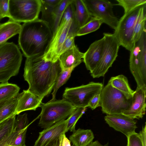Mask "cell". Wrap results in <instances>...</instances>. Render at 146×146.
I'll return each instance as SVG.
<instances>
[{"label":"cell","mask_w":146,"mask_h":146,"mask_svg":"<svg viewBox=\"0 0 146 146\" xmlns=\"http://www.w3.org/2000/svg\"><path fill=\"white\" fill-rule=\"evenodd\" d=\"M84 53L80 51L75 44L59 56L62 70L75 68L83 61Z\"/></svg>","instance_id":"17"},{"label":"cell","mask_w":146,"mask_h":146,"mask_svg":"<svg viewBox=\"0 0 146 146\" xmlns=\"http://www.w3.org/2000/svg\"><path fill=\"white\" fill-rule=\"evenodd\" d=\"M108 83L123 93L128 98H132L135 93V91L129 86L127 78L123 75L111 77Z\"/></svg>","instance_id":"23"},{"label":"cell","mask_w":146,"mask_h":146,"mask_svg":"<svg viewBox=\"0 0 146 146\" xmlns=\"http://www.w3.org/2000/svg\"><path fill=\"white\" fill-rule=\"evenodd\" d=\"M8 100H5L0 102V108Z\"/></svg>","instance_id":"44"},{"label":"cell","mask_w":146,"mask_h":146,"mask_svg":"<svg viewBox=\"0 0 146 146\" xmlns=\"http://www.w3.org/2000/svg\"><path fill=\"white\" fill-rule=\"evenodd\" d=\"M29 126L21 130L11 145L12 146H26V135Z\"/></svg>","instance_id":"37"},{"label":"cell","mask_w":146,"mask_h":146,"mask_svg":"<svg viewBox=\"0 0 146 146\" xmlns=\"http://www.w3.org/2000/svg\"><path fill=\"white\" fill-rule=\"evenodd\" d=\"M103 23L101 19L92 17L87 23L78 30L76 36L86 35L94 32L98 29Z\"/></svg>","instance_id":"28"},{"label":"cell","mask_w":146,"mask_h":146,"mask_svg":"<svg viewBox=\"0 0 146 146\" xmlns=\"http://www.w3.org/2000/svg\"><path fill=\"white\" fill-rule=\"evenodd\" d=\"M62 70L58 59L53 62L37 55L26 58L23 76L28 89L42 100L53 89Z\"/></svg>","instance_id":"1"},{"label":"cell","mask_w":146,"mask_h":146,"mask_svg":"<svg viewBox=\"0 0 146 146\" xmlns=\"http://www.w3.org/2000/svg\"><path fill=\"white\" fill-rule=\"evenodd\" d=\"M100 93L96 94L89 103L88 107L93 110L100 106Z\"/></svg>","instance_id":"39"},{"label":"cell","mask_w":146,"mask_h":146,"mask_svg":"<svg viewBox=\"0 0 146 146\" xmlns=\"http://www.w3.org/2000/svg\"><path fill=\"white\" fill-rule=\"evenodd\" d=\"M104 40L103 37L93 42L84 54L83 61L90 73L96 68L101 60L103 50Z\"/></svg>","instance_id":"15"},{"label":"cell","mask_w":146,"mask_h":146,"mask_svg":"<svg viewBox=\"0 0 146 146\" xmlns=\"http://www.w3.org/2000/svg\"><path fill=\"white\" fill-rule=\"evenodd\" d=\"M139 50V65L140 74L143 81L146 83V32L144 30L138 40Z\"/></svg>","instance_id":"24"},{"label":"cell","mask_w":146,"mask_h":146,"mask_svg":"<svg viewBox=\"0 0 146 146\" xmlns=\"http://www.w3.org/2000/svg\"><path fill=\"white\" fill-rule=\"evenodd\" d=\"M71 141L66 137L65 134L64 135L62 142V146H71Z\"/></svg>","instance_id":"41"},{"label":"cell","mask_w":146,"mask_h":146,"mask_svg":"<svg viewBox=\"0 0 146 146\" xmlns=\"http://www.w3.org/2000/svg\"><path fill=\"white\" fill-rule=\"evenodd\" d=\"M21 131H16L14 129L0 140V146H12L11 145Z\"/></svg>","instance_id":"36"},{"label":"cell","mask_w":146,"mask_h":146,"mask_svg":"<svg viewBox=\"0 0 146 146\" xmlns=\"http://www.w3.org/2000/svg\"><path fill=\"white\" fill-rule=\"evenodd\" d=\"M143 6L138 7L124 13L119 19L118 25L113 33L120 46L129 51L133 46V35L134 29L140 9Z\"/></svg>","instance_id":"9"},{"label":"cell","mask_w":146,"mask_h":146,"mask_svg":"<svg viewBox=\"0 0 146 146\" xmlns=\"http://www.w3.org/2000/svg\"><path fill=\"white\" fill-rule=\"evenodd\" d=\"M73 25L78 30L87 23L92 16L83 0H73Z\"/></svg>","instance_id":"18"},{"label":"cell","mask_w":146,"mask_h":146,"mask_svg":"<svg viewBox=\"0 0 146 146\" xmlns=\"http://www.w3.org/2000/svg\"><path fill=\"white\" fill-rule=\"evenodd\" d=\"M103 87L102 83L91 82L79 86L66 88L63 98L76 108H86L91 100L101 92Z\"/></svg>","instance_id":"7"},{"label":"cell","mask_w":146,"mask_h":146,"mask_svg":"<svg viewBox=\"0 0 146 146\" xmlns=\"http://www.w3.org/2000/svg\"><path fill=\"white\" fill-rule=\"evenodd\" d=\"M20 88L17 84L8 82L0 84V102L16 97Z\"/></svg>","instance_id":"25"},{"label":"cell","mask_w":146,"mask_h":146,"mask_svg":"<svg viewBox=\"0 0 146 146\" xmlns=\"http://www.w3.org/2000/svg\"><path fill=\"white\" fill-rule=\"evenodd\" d=\"M118 2L115 5L122 7L124 13H127L135 8L146 5V0H116Z\"/></svg>","instance_id":"33"},{"label":"cell","mask_w":146,"mask_h":146,"mask_svg":"<svg viewBox=\"0 0 146 146\" xmlns=\"http://www.w3.org/2000/svg\"><path fill=\"white\" fill-rule=\"evenodd\" d=\"M104 120L109 126L121 132L126 137L135 132L137 121L122 114L106 115Z\"/></svg>","instance_id":"12"},{"label":"cell","mask_w":146,"mask_h":146,"mask_svg":"<svg viewBox=\"0 0 146 146\" xmlns=\"http://www.w3.org/2000/svg\"><path fill=\"white\" fill-rule=\"evenodd\" d=\"M17 98V104L15 111L16 115L29 110H35L40 107L42 100L29 90H23L19 93Z\"/></svg>","instance_id":"16"},{"label":"cell","mask_w":146,"mask_h":146,"mask_svg":"<svg viewBox=\"0 0 146 146\" xmlns=\"http://www.w3.org/2000/svg\"><path fill=\"white\" fill-rule=\"evenodd\" d=\"M22 54L18 46L13 42L0 45V82H8L19 72Z\"/></svg>","instance_id":"4"},{"label":"cell","mask_w":146,"mask_h":146,"mask_svg":"<svg viewBox=\"0 0 146 146\" xmlns=\"http://www.w3.org/2000/svg\"><path fill=\"white\" fill-rule=\"evenodd\" d=\"M29 121L27 117V115L25 113L22 115H18L15 122V126L16 131L22 130L30 124L28 125Z\"/></svg>","instance_id":"35"},{"label":"cell","mask_w":146,"mask_h":146,"mask_svg":"<svg viewBox=\"0 0 146 146\" xmlns=\"http://www.w3.org/2000/svg\"><path fill=\"white\" fill-rule=\"evenodd\" d=\"M69 117L40 132L38 137L33 146H46L60 135L68 131L67 125Z\"/></svg>","instance_id":"14"},{"label":"cell","mask_w":146,"mask_h":146,"mask_svg":"<svg viewBox=\"0 0 146 146\" xmlns=\"http://www.w3.org/2000/svg\"><path fill=\"white\" fill-rule=\"evenodd\" d=\"M5 120L2 121H1L0 122V127H1V126L3 124V123L4 122L5 120Z\"/></svg>","instance_id":"45"},{"label":"cell","mask_w":146,"mask_h":146,"mask_svg":"<svg viewBox=\"0 0 146 146\" xmlns=\"http://www.w3.org/2000/svg\"><path fill=\"white\" fill-rule=\"evenodd\" d=\"M73 19V9L69 5L64 11L47 51L43 55L46 60L55 62L58 59L60 50L72 27Z\"/></svg>","instance_id":"6"},{"label":"cell","mask_w":146,"mask_h":146,"mask_svg":"<svg viewBox=\"0 0 146 146\" xmlns=\"http://www.w3.org/2000/svg\"><path fill=\"white\" fill-rule=\"evenodd\" d=\"M72 1L73 0H61L55 7L54 13V27L52 32L53 35L60 24L66 8Z\"/></svg>","instance_id":"31"},{"label":"cell","mask_w":146,"mask_h":146,"mask_svg":"<svg viewBox=\"0 0 146 146\" xmlns=\"http://www.w3.org/2000/svg\"><path fill=\"white\" fill-rule=\"evenodd\" d=\"M5 17L10 18L9 0H0V20Z\"/></svg>","instance_id":"38"},{"label":"cell","mask_w":146,"mask_h":146,"mask_svg":"<svg viewBox=\"0 0 146 146\" xmlns=\"http://www.w3.org/2000/svg\"><path fill=\"white\" fill-rule=\"evenodd\" d=\"M40 0H9V19L26 23L38 18L40 11Z\"/></svg>","instance_id":"8"},{"label":"cell","mask_w":146,"mask_h":146,"mask_svg":"<svg viewBox=\"0 0 146 146\" xmlns=\"http://www.w3.org/2000/svg\"><path fill=\"white\" fill-rule=\"evenodd\" d=\"M86 110V108H76L69 117L67 125L68 131H70L73 132L75 130V126L77 121L84 113Z\"/></svg>","instance_id":"32"},{"label":"cell","mask_w":146,"mask_h":146,"mask_svg":"<svg viewBox=\"0 0 146 146\" xmlns=\"http://www.w3.org/2000/svg\"><path fill=\"white\" fill-rule=\"evenodd\" d=\"M22 27L20 23L9 19L0 24V45L7 42L10 38L19 34Z\"/></svg>","instance_id":"22"},{"label":"cell","mask_w":146,"mask_h":146,"mask_svg":"<svg viewBox=\"0 0 146 146\" xmlns=\"http://www.w3.org/2000/svg\"><path fill=\"white\" fill-rule=\"evenodd\" d=\"M91 16L101 19L103 23L114 30L119 19L114 14L113 8L115 4L107 0H83Z\"/></svg>","instance_id":"11"},{"label":"cell","mask_w":146,"mask_h":146,"mask_svg":"<svg viewBox=\"0 0 146 146\" xmlns=\"http://www.w3.org/2000/svg\"><path fill=\"white\" fill-rule=\"evenodd\" d=\"M109 143L108 142L106 144L102 145L98 141H95L92 142L87 146H108Z\"/></svg>","instance_id":"42"},{"label":"cell","mask_w":146,"mask_h":146,"mask_svg":"<svg viewBox=\"0 0 146 146\" xmlns=\"http://www.w3.org/2000/svg\"><path fill=\"white\" fill-rule=\"evenodd\" d=\"M139 46L138 41L134 43L130 50L129 59V68L137 84L136 90L143 86H146V83L141 77L139 67L138 56Z\"/></svg>","instance_id":"19"},{"label":"cell","mask_w":146,"mask_h":146,"mask_svg":"<svg viewBox=\"0 0 146 146\" xmlns=\"http://www.w3.org/2000/svg\"><path fill=\"white\" fill-rule=\"evenodd\" d=\"M19 34V45L26 58L44 55L53 36L47 23L38 18L24 23Z\"/></svg>","instance_id":"2"},{"label":"cell","mask_w":146,"mask_h":146,"mask_svg":"<svg viewBox=\"0 0 146 146\" xmlns=\"http://www.w3.org/2000/svg\"><path fill=\"white\" fill-rule=\"evenodd\" d=\"M61 0H40L41 19L46 23L53 32L54 27V13L55 7Z\"/></svg>","instance_id":"20"},{"label":"cell","mask_w":146,"mask_h":146,"mask_svg":"<svg viewBox=\"0 0 146 146\" xmlns=\"http://www.w3.org/2000/svg\"><path fill=\"white\" fill-rule=\"evenodd\" d=\"M38 126L44 129L68 118L76 107L64 98L42 103Z\"/></svg>","instance_id":"3"},{"label":"cell","mask_w":146,"mask_h":146,"mask_svg":"<svg viewBox=\"0 0 146 146\" xmlns=\"http://www.w3.org/2000/svg\"><path fill=\"white\" fill-rule=\"evenodd\" d=\"M64 134H62L60 135V140L59 146H62V140L63 139V135Z\"/></svg>","instance_id":"43"},{"label":"cell","mask_w":146,"mask_h":146,"mask_svg":"<svg viewBox=\"0 0 146 146\" xmlns=\"http://www.w3.org/2000/svg\"><path fill=\"white\" fill-rule=\"evenodd\" d=\"M94 137L91 129L79 128L75 130L69 138L72 146H87L93 142Z\"/></svg>","instance_id":"21"},{"label":"cell","mask_w":146,"mask_h":146,"mask_svg":"<svg viewBox=\"0 0 146 146\" xmlns=\"http://www.w3.org/2000/svg\"><path fill=\"white\" fill-rule=\"evenodd\" d=\"M146 5L141 8L134 29L133 41L134 43L139 39L143 31L146 30Z\"/></svg>","instance_id":"26"},{"label":"cell","mask_w":146,"mask_h":146,"mask_svg":"<svg viewBox=\"0 0 146 146\" xmlns=\"http://www.w3.org/2000/svg\"><path fill=\"white\" fill-rule=\"evenodd\" d=\"M146 86L135 91L129 108L122 114L132 119H142L145 113Z\"/></svg>","instance_id":"13"},{"label":"cell","mask_w":146,"mask_h":146,"mask_svg":"<svg viewBox=\"0 0 146 146\" xmlns=\"http://www.w3.org/2000/svg\"><path fill=\"white\" fill-rule=\"evenodd\" d=\"M17 97L8 100L0 108V122L12 116L16 115L15 111L17 104Z\"/></svg>","instance_id":"27"},{"label":"cell","mask_w":146,"mask_h":146,"mask_svg":"<svg viewBox=\"0 0 146 146\" xmlns=\"http://www.w3.org/2000/svg\"><path fill=\"white\" fill-rule=\"evenodd\" d=\"M146 123L142 129L138 133L135 132L127 137V146H146Z\"/></svg>","instance_id":"29"},{"label":"cell","mask_w":146,"mask_h":146,"mask_svg":"<svg viewBox=\"0 0 146 146\" xmlns=\"http://www.w3.org/2000/svg\"><path fill=\"white\" fill-rule=\"evenodd\" d=\"M74 68V67H72L62 70L56 80L53 88V92L52 93V98L50 101H53L56 100V95L58 90L66 83L70 77L71 74Z\"/></svg>","instance_id":"30"},{"label":"cell","mask_w":146,"mask_h":146,"mask_svg":"<svg viewBox=\"0 0 146 146\" xmlns=\"http://www.w3.org/2000/svg\"><path fill=\"white\" fill-rule=\"evenodd\" d=\"M104 44L101 60L90 73L93 78L104 77L116 60L120 45L113 34L104 33Z\"/></svg>","instance_id":"10"},{"label":"cell","mask_w":146,"mask_h":146,"mask_svg":"<svg viewBox=\"0 0 146 146\" xmlns=\"http://www.w3.org/2000/svg\"><path fill=\"white\" fill-rule=\"evenodd\" d=\"M131 102L132 98H128L108 83L100 93V106L106 115L122 114L129 108Z\"/></svg>","instance_id":"5"},{"label":"cell","mask_w":146,"mask_h":146,"mask_svg":"<svg viewBox=\"0 0 146 146\" xmlns=\"http://www.w3.org/2000/svg\"><path fill=\"white\" fill-rule=\"evenodd\" d=\"M16 115H13L6 119L0 127V140L15 129Z\"/></svg>","instance_id":"34"},{"label":"cell","mask_w":146,"mask_h":146,"mask_svg":"<svg viewBox=\"0 0 146 146\" xmlns=\"http://www.w3.org/2000/svg\"><path fill=\"white\" fill-rule=\"evenodd\" d=\"M60 135L50 142L46 146H59Z\"/></svg>","instance_id":"40"}]
</instances>
